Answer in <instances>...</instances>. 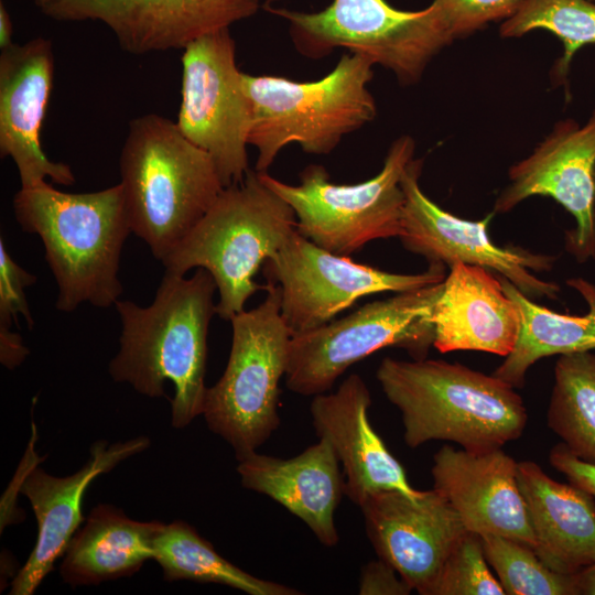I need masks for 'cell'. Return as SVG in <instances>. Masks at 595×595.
I'll return each mask as SVG.
<instances>
[{
	"label": "cell",
	"instance_id": "6da1fadb",
	"mask_svg": "<svg viewBox=\"0 0 595 595\" xmlns=\"http://www.w3.org/2000/svg\"><path fill=\"white\" fill-rule=\"evenodd\" d=\"M216 290L213 275L203 268L191 278L164 272L150 305L121 300L115 304L122 328L109 374L150 398L165 397L164 385L172 382L171 421L176 429L187 426L204 411L207 336L216 314Z\"/></svg>",
	"mask_w": 595,
	"mask_h": 595
},
{
	"label": "cell",
	"instance_id": "7a4b0ae2",
	"mask_svg": "<svg viewBox=\"0 0 595 595\" xmlns=\"http://www.w3.org/2000/svg\"><path fill=\"white\" fill-rule=\"evenodd\" d=\"M376 378L401 413L410 448L448 441L469 452H488L519 439L528 422L512 386L458 363L385 357Z\"/></svg>",
	"mask_w": 595,
	"mask_h": 595
},
{
	"label": "cell",
	"instance_id": "3957f363",
	"mask_svg": "<svg viewBox=\"0 0 595 595\" xmlns=\"http://www.w3.org/2000/svg\"><path fill=\"white\" fill-rule=\"evenodd\" d=\"M20 227L37 235L58 293L56 309L72 312L87 302L115 305L123 244L132 232L120 183L97 192L65 193L47 181L21 187L13 197Z\"/></svg>",
	"mask_w": 595,
	"mask_h": 595
},
{
	"label": "cell",
	"instance_id": "277c9868",
	"mask_svg": "<svg viewBox=\"0 0 595 595\" xmlns=\"http://www.w3.org/2000/svg\"><path fill=\"white\" fill-rule=\"evenodd\" d=\"M119 170L131 230L161 262L225 188L209 154L156 113L129 122Z\"/></svg>",
	"mask_w": 595,
	"mask_h": 595
},
{
	"label": "cell",
	"instance_id": "5b68a950",
	"mask_svg": "<svg viewBox=\"0 0 595 595\" xmlns=\"http://www.w3.org/2000/svg\"><path fill=\"white\" fill-rule=\"evenodd\" d=\"M295 229L292 207L259 172L249 170L240 183L221 191L162 264L165 272L178 275L194 268L207 270L219 294L216 314L230 321L251 295L266 291L267 285L253 278Z\"/></svg>",
	"mask_w": 595,
	"mask_h": 595
},
{
	"label": "cell",
	"instance_id": "8992f818",
	"mask_svg": "<svg viewBox=\"0 0 595 595\" xmlns=\"http://www.w3.org/2000/svg\"><path fill=\"white\" fill-rule=\"evenodd\" d=\"M374 65L349 52L318 80L245 74L252 106L248 143L258 152L255 170L268 172L280 151L293 142L306 153L328 154L344 136L372 121L377 106L367 87Z\"/></svg>",
	"mask_w": 595,
	"mask_h": 595
},
{
	"label": "cell",
	"instance_id": "52a82bcc",
	"mask_svg": "<svg viewBox=\"0 0 595 595\" xmlns=\"http://www.w3.org/2000/svg\"><path fill=\"white\" fill-rule=\"evenodd\" d=\"M266 299L230 318L227 366L207 388L203 414L239 461L256 452L280 426V380L285 376L292 336L281 315L280 288L266 283Z\"/></svg>",
	"mask_w": 595,
	"mask_h": 595
},
{
	"label": "cell",
	"instance_id": "ba28073f",
	"mask_svg": "<svg viewBox=\"0 0 595 595\" xmlns=\"http://www.w3.org/2000/svg\"><path fill=\"white\" fill-rule=\"evenodd\" d=\"M264 9L289 23L303 56L322 58L344 47L390 69L403 84L416 82L432 57L454 40L434 3L420 11L397 10L385 0H333L317 12Z\"/></svg>",
	"mask_w": 595,
	"mask_h": 595
},
{
	"label": "cell",
	"instance_id": "9c48e42d",
	"mask_svg": "<svg viewBox=\"0 0 595 595\" xmlns=\"http://www.w3.org/2000/svg\"><path fill=\"white\" fill-rule=\"evenodd\" d=\"M414 149L411 137L398 138L380 172L357 184L331 182L328 172L320 164L306 166L298 185L284 183L268 172L259 174L292 207L299 234L325 250L350 257L372 240L402 236L401 177L413 160Z\"/></svg>",
	"mask_w": 595,
	"mask_h": 595
},
{
	"label": "cell",
	"instance_id": "30bf717a",
	"mask_svg": "<svg viewBox=\"0 0 595 595\" xmlns=\"http://www.w3.org/2000/svg\"><path fill=\"white\" fill-rule=\"evenodd\" d=\"M443 281L367 303L347 316L291 336L285 386L314 397L354 364L386 347L424 359L434 343L430 316Z\"/></svg>",
	"mask_w": 595,
	"mask_h": 595
},
{
	"label": "cell",
	"instance_id": "8fae6325",
	"mask_svg": "<svg viewBox=\"0 0 595 595\" xmlns=\"http://www.w3.org/2000/svg\"><path fill=\"white\" fill-rule=\"evenodd\" d=\"M245 73L236 64L229 28L188 43L182 55L181 132L213 159L224 187L240 183L247 172L252 106Z\"/></svg>",
	"mask_w": 595,
	"mask_h": 595
},
{
	"label": "cell",
	"instance_id": "7c38bea8",
	"mask_svg": "<svg viewBox=\"0 0 595 595\" xmlns=\"http://www.w3.org/2000/svg\"><path fill=\"white\" fill-rule=\"evenodd\" d=\"M262 267L267 282L280 288L281 315L292 335L331 322L366 295L411 291L446 277L443 263L414 274L361 264L318 247L296 229Z\"/></svg>",
	"mask_w": 595,
	"mask_h": 595
},
{
	"label": "cell",
	"instance_id": "4fadbf2b",
	"mask_svg": "<svg viewBox=\"0 0 595 595\" xmlns=\"http://www.w3.org/2000/svg\"><path fill=\"white\" fill-rule=\"evenodd\" d=\"M422 164L421 159H413L401 177L404 205L403 234L399 239L408 251L422 256L429 264L443 263L450 268L461 262L495 271L530 299H558L560 286L533 273L551 270L554 256L494 244L487 231L494 213L473 221L436 205L420 187Z\"/></svg>",
	"mask_w": 595,
	"mask_h": 595
},
{
	"label": "cell",
	"instance_id": "5bb4252c",
	"mask_svg": "<svg viewBox=\"0 0 595 595\" xmlns=\"http://www.w3.org/2000/svg\"><path fill=\"white\" fill-rule=\"evenodd\" d=\"M57 22H99L120 47L142 55L183 50L197 37L250 18L260 0H32Z\"/></svg>",
	"mask_w": 595,
	"mask_h": 595
},
{
	"label": "cell",
	"instance_id": "9a60e30c",
	"mask_svg": "<svg viewBox=\"0 0 595 595\" xmlns=\"http://www.w3.org/2000/svg\"><path fill=\"white\" fill-rule=\"evenodd\" d=\"M508 175L494 213H508L531 196H549L576 220L575 229L566 231V250L578 262L595 257V110L582 127L572 119L558 122Z\"/></svg>",
	"mask_w": 595,
	"mask_h": 595
},
{
	"label": "cell",
	"instance_id": "2e32d148",
	"mask_svg": "<svg viewBox=\"0 0 595 595\" xmlns=\"http://www.w3.org/2000/svg\"><path fill=\"white\" fill-rule=\"evenodd\" d=\"M378 558L391 564L421 595L429 592L446 558L467 531L434 488L412 498L398 490L368 496L359 506Z\"/></svg>",
	"mask_w": 595,
	"mask_h": 595
},
{
	"label": "cell",
	"instance_id": "e0dca14e",
	"mask_svg": "<svg viewBox=\"0 0 595 595\" xmlns=\"http://www.w3.org/2000/svg\"><path fill=\"white\" fill-rule=\"evenodd\" d=\"M53 77L54 53L48 39L37 36L1 50L0 155L14 162L23 188L46 178L61 185L75 183L71 166L50 160L42 148L41 130Z\"/></svg>",
	"mask_w": 595,
	"mask_h": 595
},
{
	"label": "cell",
	"instance_id": "ac0fdd59",
	"mask_svg": "<svg viewBox=\"0 0 595 595\" xmlns=\"http://www.w3.org/2000/svg\"><path fill=\"white\" fill-rule=\"evenodd\" d=\"M518 462L502 448L475 453L443 445L433 455V488L467 531L500 536L534 549L536 540L517 478Z\"/></svg>",
	"mask_w": 595,
	"mask_h": 595
},
{
	"label": "cell",
	"instance_id": "d6986e66",
	"mask_svg": "<svg viewBox=\"0 0 595 595\" xmlns=\"http://www.w3.org/2000/svg\"><path fill=\"white\" fill-rule=\"evenodd\" d=\"M149 445L150 440L145 436L112 444L96 441L84 466L66 477L50 475L36 466L26 469L18 489L33 508L37 538L29 559L13 578L10 594L32 595L53 571L55 561L64 554L85 520L82 502L90 483Z\"/></svg>",
	"mask_w": 595,
	"mask_h": 595
},
{
	"label": "cell",
	"instance_id": "ffe728a7",
	"mask_svg": "<svg viewBox=\"0 0 595 595\" xmlns=\"http://www.w3.org/2000/svg\"><path fill=\"white\" fill-rule=\"evenodd\" d=\"M371 394L364 379L351 374L336 391L313 397L310 413L318 439L333 447L345 477V496L358 507L378 491L398 490L419 498L399 461L372 429Z\"/></svg>",
	"mask_w": 595,
	"mask_h": 595
},
{
	"label": "cell",
	"instance_id": "44dd1931",
	"mask_svg": "<svg viewBox=\"0 0 595 595\" xmlns=\"http://www.w3.org/2000/svg\"><path fill=\"white\" fill-rule=\"evenodd\" d=\"M433 346L440 353L475 350L507 357L520 331V313L515 301L491 271L454 263L433 305Z\"/></svg>",
	"mask_w": 595,
	"mask_h": 595
},
{
	"label": "cell",
	"instance_id": "7402d4cb",
	"mask_svg": "<svg viewBox=\"0 0 595 595\" xmlns=\"http://www.w3.org/2000/svg\"><path fill=\"white\" fill-rule=\"evenodd\" d=\"M237 473L242 487L283 506L323 545L332 548L338 543L335 511L345 495V477L326 440L318 439L291 458L252 452L238 461Z\"/></svg>",
	"mask_w": 595,
	"mask_h": 595
},
{
	"label": "cell",
	"instance_id": "603a6c76",
	"mask_svg": "<svg viewBox=\"0 0 595 595\" xmlns=\"http://www.w3.org/2000/svg\"><path fill=\"white\" fill-rule=\"evenodd\" d=\"M517 478L541 561L570 575L594 564L595 498L552 479L532 461L518 462Z\"/></svg>",
	"mask_w": 595,
	"mask_h": 595
},
{
	"label": "cell",
	"instance_id": "cb8c5ba5",
	"mask_svg": "<svg viewBox=\"0 0 595 595\" xmlns=\"http://www.w3.org/2000/svg\"><path fill=\"white\" fill-rule=\"evenodd\" d=\"M160 521H137L111 505H97L72 537L60 566L65 583L96 585L130 576L153 559Z\"/></svg>",
	"mask_w": 595,
	"mask_h": 595
},
{
	"label": "cell",
	"instance_id": "d4e9b609",
	"mask_svg": "<svg viewBox=\"0 0 595 595\" xmlns=\"http://www.w3.org/2000/svg\"><path fill=\"white\" fill-rule=\"evenodd\" d=\"M505 293L520 313V331L513 350L495 369L494 376L513 388H522L530 367L543 357L595 350V284L583 279L566 280L586 301L585 315H567L537 304L509 280L500 277Z\"/></svg>",
	"mask_w": 595,
	"mask_h": 595
},
{
	"label": "cell",
	"instance_id": "484cf974",
	"mask_svg": "<svg viewBox=\"0 0 595 595\" xmlns=\"http://www.w3.org/2000/svg\"><path fill=\"white\" fill-rule=\"evenodd\" d=\"M153 560L165 581H192L230 586L250 595H299L294 587L259 578L223 558L192 526L163 523L153 541Z\"/></svg>",
	"mask_w": 595,
	"mask_h": 595
},
{
	"label": "cell",
	"instance_id": "4316f807",
	"mask_svg": "<svg viewBox=\"0 0 595 595\" xmlns=\"http://www.w3.org/2000/svg\"><path fill=\"white\" fill-rule=\"evenodd\" d=\"M547 422L574 456L595 464L594 353L560 355Z\"/></svg>",
	"mask_w": 595,
	"mask_h": 595
},
{
	"label": "cell",
	"instance_id": "83f0119b",
	"mask_svg": "<svg viewBox=\"0 0 595 595\" xmlns=\"http://www.w3.org/2000/svg\"><path fill=\"white\" fill-rule=\"evenodd\" d=\"M543 29L555 34L564 45L555 76H566L578 48L595 43V2L591 0H522L513 15L500 26L504 37H518Z\"/></svg>",
	"mask_w": 595,
	"mask_h": 595
},
{
	"label": "cell",
	"instance_id": "f1b7e54d",
	"mask_svg": "<svg viewBox=\"0 0 595 595\" xmlns=\"http://www.w3.org/2000/svg\"><path fill=\"white\" fill-rule=\"evenodd\" d=\"M485 558L507 595H577L574 574L553 571L533 548L500 536H482Z\"/></svg>",
	"mask_w": 595,
	"mask_h": 595
},
{
	"label": "cell",
	"instance_id": "f546056e",
	"mask_svg": "<svg viewBox=\"0 0 595 595\" xmlns=\"http://www.w3.org/2000/svg\"><path fill=\"white\" fill-rule=\"evenodd\" d=\"M429 595H505L477 533L466 531L443 563Z\"/></svg>",
	"mask_w": 595,
	"mask_h": 595
},
{
	"label": "cell",
	"instance_id": "4dcf8cb0",
	"mask_svg": "<svg viewBox=\"0 0 595 595\" xmlns=\"http://www.w3.org/2000/svg\"><path fill=\"white\" fill-rule=\"evenodd\" d=\"M522 0H434L444 17L452 36H465L483 29L487 23L508 19L516 13Z\"/></svg>",
	"mask_w": 595,
	"mask_h": 595
},
{
	"label": "cell",
	"instance_id": "1f68e13d",
	"mask_svg": "<svg viewBox=\"0 0 595 595\" xmlns=\"http://www.w3.org/2000/svg\"><path fill=\"white\" fill-rule=\"evenodd\" d=\"M36 277L20 267L9 255L3 238H0V331H9L13 321L22 315L31 329L34 320L30 312L25 288L35 283Z\"/></svg>",
	"mask_w": 595,
	"mask_h": 595
},
{
	"label": "cell",
	"instance_id": "d6a6232c",
	"mask_svg": "<svg viewBox=\"0 0 595 595\" xmlns=\"http://www.w3.org/2000/svg\"><path fill=\"white\" fill-rule=\"evenodd\" d=\"M412 591L397 570L380 558L361 567L358 584L360 595H409Z\"/></svg>",
	"mask_w": 595,
	"mask_h": 595
},
{
	"label": "cell",
	"instance_id": "836d02e7",
	"mask_svg": "<svg viewBox=\"0 0 595 595\" xmlns=\"http://www.w3.org/2000/svg\"><path fill=\"white\" fill-rule=\"evenodd\" d=\"M549 461L552 467L562 473L571 484L595 498V464L581 461L563 443L551 448Z\"/></svg>",
	"mask_w": 595,
	"mask_h": 595
},
{
	"label": "cell",
	"instance_id": "e575fe53",
	"mask_svg": "<svg viewBox=\"0 0 595 595\" xmlns=\"http://www.w3.org/2000/svg\"><path fill=\"white\" fill-rule=\"evenodd\" d=\"M29 349L23 345L19 334L9 331H0V360L9 369L20 365Z\"/></svg>",
	"mask_w": 595,
	"mask_h": 595
},
{
	"label": "cell",
	"instance_id": "d590c367",
	"mask_svg": "<svg viewBox=\"0 0 595 595\" xmlns=\"http://www.w3.org/2000/svg\"><path fill=\"white\" fill-rule=\"evenodd\" d=\"M577 595H595V563L574 574Z\"/></svg>",
	"mask_w": 595,
	"mask_h": 595
},
{
	"label": "cell",
	"instance_id": "8d00e7d4",
	"mask_svg": "<svg viewBox=\"0 0 595 595\" xmlns=\"http://www.w3.org/2000/svg\"><path fill=\"white\" fill-rule=\"evenodd\" d=\"M13 24L10 14L1 1L0 3V48L4 50L13 44Z\"/></svg>",
	"mask_w": 595,
	"mask_h": 595
},
{
	"label": "cell",
	"instance_id": "74e56055",
	"mask_svg": "<svg viewBox=\"0 0 595 595\" xmlns=\"http://www.w3.org/2000/svg\"><path fill=\"white\" fill-rule=\"evenodd\" d=\"M591 1L595 2V0H591Z\"/></svg>",
	"mask_w": 595,
	"mask_h": 595
}]
</instances>
